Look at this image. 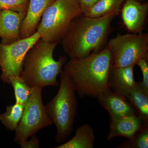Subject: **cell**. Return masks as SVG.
<instances>
[{
    "mask_svg": "<svg viewBox=\"0 0 148 148\" xmlns=\"http://www.w3.org/2000/svg\"><path fill=\"white\" fill-rule=\"evenodd\" d=\"M41 87H34L24 106L23 115L15 130L14 142L19 144L28 140L40 130L53 124L42 102Z\"/></svg>",
    "mask_w": 148,
    "mask_h": 148,
    "instance_id": "7",
    "label": "cell"
},
{
    "mask_svg": "<svg viewBox=\"0 0 148 148\" xmlns=\"http://www.w3.org/2000/svg\"><path fill=\"white\" fill-rule=\"evenodd\" d=\"M112 68V56L107 47L85 58L70 59L64 70L73 80L80 98L88 96L95 98L109 88Z\"/></svg>",
    "mask_w": 148,
    "mask_h": 148,
    "instance_id": "2",
    "label": "cell"
},
{
    "mask_svg": "<svg viewBox=\"0 0 148 148\" xmlns=\"http://www.w3.org/2000/svg\"><path fill=\"white\" fill-rule=\"evenodd\" d=\"M95 138L93 128L89 125L84 124L78 127L71 140L56 148H93Z\"/></svg>",
    "mask_w": 148,
    "mask_h": 148,
    "instance_id": "16",
    "label": "cell"
},
{
    "mask_svg": "<svg viewBox=\"0 0 148 148\" xmlns=\"http://www.w3.org/2000/svg\"><path fill=\"white\" fill-rule=\"evenodd\" d=\"M60 74L58 92L45 106L49 116L56 128L55 141L63 143L69 138L73 130L77 111L75 85L64 70Z\"/></svg>",
    "mask_w": 148,
    "mask_h": 148,
    "instance_id": "4",
    "label": "cell"
},
{
    "mask_svg": "<svg viewBox=\"0 0 148 148\" xmlns=\"http://www.w3.org/2000/svg\"><path fill=\"white\" fill-rule=\"evenodd\" d=\"M55 0H29L27 11L21 23L20 39L31 36L36 32L45 11Z\"/></svg>",
    "mask_w": 148,
    "mask_h": 148,
    "instance_id": "13",
    "label": "cell"
},
{
    "mask_svg": "<svg viewBox=\"0 0 148 148\" xmlns=\"http://www.w3.org/2000/svg\"><path fill=\"white\" fill-rule=\"evenodd\" d=\"M135 66L112 68L109 82V87L112 91L125 97L131 92L137 84L134 79Z\"/></svg>",
    "mask_w": 148,
    "mask_h": 148,
    "instance_id": "14",
    "label": "cell"
},
{
    "mask_svg": "<svg viewBox=\"0 0 148 148\" xmlns=\"http://www.w3.org/2000/svg\"><path fill=\"white\" fill-rule=\"evenodd\" d=\"M137 1H139L140 2H143L145 0H137Z\"/></svg>",
    "mask_w": 148,
    "mask_h": 148,
    "instance_id": "25",
    "label": "cell"
},
{
    "mask_svg": "<svg viewBox=\"0 0 148 148\" xmlns=\"http://www.w3.org/2000/svg\"><path fill=\"white\" fill-rule=\"evenodd\" d=\"M110 126L107 139L111 141L116 137L130 140L144 124L138 115L110 118Z\"/></svg>",
    "mask_w": 148,
    "mask_h": 148,
    "instance_id": "12",
    "label": "cell"
},
{
    "mask_svg": "<svg viewBox=\"0 0 148 148\" xmlns=\"http://www.w3.org/2000/svg\"><path fill=\"white\" fill-rule=\"evenodd\" d=\"M24 106L15 103L7 107L5 112L0 114V121L8 130L15 131L23 115Z\"/></svg>",
    "mask_w": 148,
    "mask_h": 148,
    "instance_id": "18",
    "label": "cell"
},
{
    "mask_svg": "<svg viewBox=\"0 0 148 148\" xmlns=\"http://www.w3.org/2000/svg\"><path fill=\"white\" fill-rule=\"evenodd\" d=\"M58 43L45 42L40 38L26 54L21 77L31 87L58 86V75L67 61L65 56L56 61L53 52Z\"/></svg>",
    "mask_w": 148,
    "mask_h": 148,
    "instance_id": "3",
    "label": "cell"
},
{
    "mask_svg": "<svg viewBox=\"0 0 148 148\" xmlns=\"http://www.w3.org/2000/svg\"><path fill=\"white\" fill-rule=\"evenodd\" d=\"M40 38L39 34L36 32L31 36L10 44L0 42L1 78L5 83L8 84L9 78L12 75L21 76L25 56Z\"/></svg>",
    "mask_w": 148,
    "mask_h": 148,
    "instance_id": "8",
    "label": "cell"
},
{
    "mask_svg": "<svg viewBox=\"0 0 148 148\" xmlns=\"http://www.w3.org/2000/svg\"><path fill=\"white\" fill-rule=\"evenodd\" d=\"M8 84L11 85L14 90L15 103L25 106L32 95L34 87L29 86L21 76L16 75L9 77Z\"/></svg>",
    "mask_w": 148,
    "mask_h": 148,
    "instance_id": "19",
    "label": "cell"
},
{
    "mask_svg": "<svg viewBox=\"0 0 148 148\" xmlns=\"http://www.w3.org/2000/svg\"><path fill=\"white\" fill-rule=\"evenodd\" d=\"M25 15L9 10L0 11V38L2 43L10 44L20 40V29Z\"/></svg>",
    "mask_w": 148,
    "mask_h": 148,
    "instance_id": "11",
    "label": "cell"
},
{
    "mask_svg": "<svg viewBox=\"0 0 148 148\" xmlns=\"http://www.w3.org/2000/svg\"><path fill=\"white\" fill-rule=\"evenodd\" d=\"M99 104L108 112L110 118L137 115L125 97L107 88L97 97Z\"/></svg>",
    "mask_w": 148,
    "mask_h": 148,
    "instance_id": "10",
    "label": "cell"
},
{
    "mask_svg": "<svg viewBox=\"0 0 148 148\" xmlns=\"http://www.w3.org/2000/svg\"><path fill=\"white\" fill-rule=\"evenodd\" d=\"M124 0H99L92 7L84 14L91 17H101L110 13L117 15Z\"/></svg>",
    "mask_w": 148,
    "mask_h": 148,
    "instance_id": "17",
    "label": "cell"
},
{
    "mask_svg": "<svg viewBox=\"0 0 148 148\" xmlns=\"http://www.w3.org/2000/svg\"><path fill=\"white\" fill-rule=\"evenodd\" d=\"M144 124L148 125V91L145 89L141 82L125 96Z\"/></svg>",
    "mask_w": 148,
    "mask_h": 148,
    "instance_id": "15",
    "label": "cell"
},
{
    "mask_svg": "<svg viewBox=\"0 0 148 148\" xmlns=\"http://www.w3.org/2000/svg\"><path fill=\"white\" fill-rule=\"evenodd\" d=\"M79 0H55L45 11L36 32L45 42H61L72 21L82 14Z\"/></svg>",
    "mask_w": 148,
    "mask_h": 148,
    "instance_id": "5",
    "label": "cell"
},
{
    "mask_svg": "<svg viewBox=\"0 0 148 148\" xmlns=\"http://www.w3.org/2000/svg\"><path fill=\"white\" fill-rule=\"evenodd\" d=\"M29 3V0H0V11L9 10L26 14Z\"/></svg>",
    "mask_w": 148,
    "mask_h": 148,
    "instance_id": "21",
    "label": "cell"
},
{
    "mask_svg": "<svg viewBox=\"0 0 148 148\" xmlns=\"http://www.w3.org/2000/svg\"><path fill=\"white\" fill-rule=\"evenodd\" d=\"M148 58H142L139 59L136 65H138L142 71L143 76V81L141 82L143 87L148 91Z\"/></svg>",
    "mask_w": 148,
    "mask_h": 148,
    "instance_id": "22",
    "label": "cell"
},
{
    "mask_svg": "<svg viewBox=\"0 0 148 148\" xmlns=\"http://www.w3.org/2000/svg\"><path fill=\"white\" fill-rule=\"evenodd\" d=\"M99 0H79L83 14L88 11Z\"/></svg>",
    "mask_w": 148,
    "mask_h": 148,
    "instance_id": "24",
    "label": "cell"
},
{
    "mask_svg": "<svg viewBox=\"0 0 148 148\" xmlns=\"http://www.w3.org/2000/svg\"><path fill=\"white\" fill-rule=\"evenodd\" d=\"M148 11V3L137 0H127L121 10L125 26L133 34L143 33Z\"/></svg>",
    "mask_w": 148,
    "mask_h": 148,
    "instance_id": "9",
    "label": "cell"
},
{
    "mask_svg": "<svg viewBox=\"0 0 148 148\" xmlns=\"http://www.w3.org/2000/svg\"><path fill=\"white\" fill-rule=\"evenodd\" d=\"M32 138L29 140H28L23 141L19 144L22 148H37L40 147V142L36 135L31 136Z\"/></svg>",
    "mask_w": 148,
    "mask_h": 148,
    "instance_id": "23",
    "label": "cell"
},
{
    "mask_svg": "<svg viewBox=\"0 0 148 148\" xmlns=\"http://www.w3.org/2000/svg\"><path fill=\"white\" fill-rule=\"evenodd\" d=\"M117 148H148V125L144 124L132 139L121 143Z\"/></svg>",
    "mask_w": 148,
    "mask_h": 148,
    "instance_id": "20",
    "label": "cell"
},
{
    "mask_svg": "<svg viewBox=\"0 0 148 148\" xmlns=\"http://www.w3.org/2000/svg\"><path fill=\"white\" fill-rule=\"evenodd\" d=\"M115 16L110 13L91 17L82 14L75 18L61 41L64 52L70 59L85 58L92 52L102 50Z\"/></svg>",
    "mask_w": 148,
    "mask_h": 148,
    "instance_id": "1",
    "label": "cell"
},
{
    "mask_svg": "<svg viewBox=\"0 0 148 148\" xmlns=\"http://www.w3.org/2000/svg\"><path fill=\"white\" fill-rule=\"evenodd\" d=\"M107 47L112 56L113 68L135 65L140 58H148V34H119L109 41Z\"/></svg>",
    "mask_w": 148,
    "mask_h": 148,
    "instance_id": "6",
    "label": "cell"
}]
</instances>
